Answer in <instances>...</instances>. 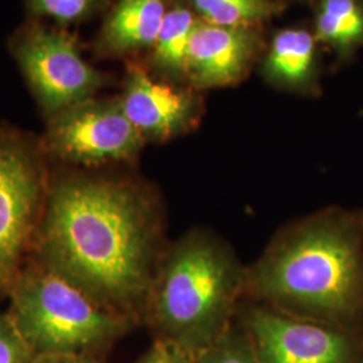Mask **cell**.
Returning a JSON list of instances; mask_svg holds the SVG:
<instances>
[{"instance_id":"6da1fadb","label":"cell","mask_w":363,"mask_h":363,"mask_svg":"<svg viewBox=\"0 0 363 363\" xmlns=\"http://www.w3.org/2000/svg\"><path fill=\"white\" fill-rule=\"evenodd\" d=\"M159 242L155 203L139 186L70 172L49 182L31 259L133 319L145 308Z\"/></svg>"},{"instance_id":"7a4b0ae2","label":"cell","mask_w":363,"mask_h":363,"mask_svg":"<svg viewBox=\"0 0 363 363\" xmlns=\"http://www.w3.org/2000/svg\"><path fill=\"white\" fill-rule=\"evenodd\" d=\"M245 283L274 310L363 334V216L330 210L286 230Z\"/></svg>"},{"instance_id":"3957f363","label":"cell","mask_w":363,"mask_h":363,"mask_svg":"<svg viewBox=\"0 0 363 363\" xmlns=\"http://www.w3.org/2000/svg\"><path fill=\"white\" fill-rule=\"evenodd\" d=\"M245 279L228 247L194 232L159 259L144 313L159 337L198 354L232 328Z\"/></svg>"},{"instance_id":"277c9868","label":"cell","mask_w":363,"mask_h":363,"mask_svg":"<svg viewBox=\"0 0 363 363\" xmlns=\"http://www.w3.org/2000/svg\"><path fill=\"white\" fill-rule=\"evenodd\" d=\"M9 296V313L35 354H88L132 325V318L34 259H27Z\"/></svg>"},{"instance_id":"5b68a950","label":"cell","mask_w":363,"mask_h":363,"mask_svg":"<svg viewBox=\"0 0 363 363\" xmlns=\"http://www.w3.org/2000/svg\"><path fill=\"white\" fill-rule=\"evenodd\" d=\"M49 182L37 152L0 130V295H9L31 255Z\"/></svg>"},{"instance_id":"8992f818","label":"cell","mask_w":363,"mask_h":363,"mask_svg":"<svg viewBox=\"0 0 363 363\" xmlns=\"http://www.w3.org/2000/svg\"><path fill=\"white\" fill-rule=\"evenodd\" d=\"M21 66L39 108L48 118L93 99L104 86L103 73L79 54L77 42L52 27H28L13 42Z\"/></svg>"},{"instance_id":"52a82bcc","label":"cell","mask_w":363,"mask_h":363,"mask_svg":"<svg viewBox=\"0 0 363 363\" xmlns=\"http://www.w3.org/2000/svg\"><path fill=\"white\" fill-rule=\"evenodd\" d=\"M144 143L118 100L94 97L49 118L43 136V148L49 155L82 167L132 160Z\"/></svg>"},{"instance_id":"ba28073f","label":"cell","mask_w":363,"mask_h":363,"mask_svg":"<svg viewBox=\"0 0 363 363\" xmlns=\"http://www.w3.org/2000/svg\"><path fill=\"white\" fill-rule=\"evenodd\" d=\"M244 333L259 363H363V334L272 307L249 310Z\"/></svg>"},{"instance_id":"9c48e42d","label":"cell","mask_w":363,"mask_h":363,"mask_svg":"<svg viewBox=\"0 0 363 363\" xmlns=\"http://www.w3.org/2000/svg\"><path fill=\"white\" fill-rule=\"evenodd\" d=\"M120 105L144 140H169L189 130L196 116L190 93L150 77L132 67Z\"/></svg>"},{"instance_id":"30bf717a","label":"cell","mask_w":363,"mask_h":363,"mask_svg":"<svg viewBox=\"0 0 363 363\" xmlns=\"http://www.w3.org/2000/svg\"><path fill=\"white\" fill-rule=\"evenodd\" d=\"M256 40L247 27L198 22L189 45L184 73L196 88L226 86L245 74Z\"/></svg>"},{"instance_id":"8fae6325","label":"cell","mask_w":363,"mask_h":363,"mask_svg":"<svg viewBox=\"0 0 363 363\" xmlns=\"http://www.w3.org/2000/svg\"><path fill=\"white\" fill-rule=\"evenodd\" d=\"M164 0H117L97 39V50L121 55L154 48L164 16Z\"/></svg>"},{"instance_id":"7c38bea8","label":"cell","mask_w":363,"mask_h":363,"mask_svg":"<svg viewBox=\"0 0 363 363\" xmlns=\"http://www.w3.org/2000/svg\"><path fill=\"white\" fill-rule=\"evenodd\" d=\"M315 58V38L306 30L289 28L273 39L265 60L269 77L291 86L304 84L311 76Z\"/></svg>"},{"instance_id":"4fadbf2b","label":"cell","mask_w":363,"mask_h":363,"mask_svg":"<svg viewBox=\"0 0 363 363\" xmlns=\"http://www.w3.org/2000/svg\"><path fill=\"white\" fill-rule=\"evenodd\" d=\"M196 23L194 15L184 7L167 10L154 45L156 65L172 73H184L187 50Z\"/></svg>"},{"instance_id":"5bb4252c","label":"cell","mask_w":363,"mask_h":363,"mask_svg":"<svg viewBox=\"0 0 363 363\" xmlns=\"http://www.w3.org/2000/svg\"><path fill=\"white\" fill-rule=\"evenodd\" d=\"M323 42L349 46L363 37V11L355 0H323L316 22Z\"/></svg>"},{"instance_id":"9a60e30c","label":"cell","mask_w":363,"mask_h":363,"mask_svg":"<svg viewBox=\"0 0 363 363\" xmlns=\"http://www.w3.org/2000/svg\"><path fill=\"white\" fill-rule=\"evenodd\" d=\"M195 10L211 25L247 27L267 19L274 11L268 0H190Z\"/></svg>"},{"instance_id":"2e32d148","label":"cell","mask_w":363,"mask_h":363,"mask_svg":"<svg viewBox=\"0 0 363 363\" xmlns=\"http://www.w3.org/2000/svg\"><path fill=\"white\" fill-rule=\"evenodd\" d=\"M195 363H259L245 333L233 327L214 345L196 354Z\"/></svg>"},{"instance_id":"e0dca14e","label":"cell","mask_w":363,"mask_h":363,"mask_svg":"<svg viewBox=\"0 0 363 363\" xmlns=\"http://www.w3.org/2000/svg\"><path fill=\"white\" fill-rule=\"evenodd\" d=\"M101 0H27L30 13L52 18L60 25L77 23L97 10Z\"/></svg>"},{"instance_id":"ac0fdd59","label":"cell","mask_w":363,"mask_h":363,"mask_svg":"<svg viewBox=\"0 0 363 363\" xmlns=\"http://www.w3.org/2000/svg\"><path fill=\"white\" fill-rule=\"evenodd\" d=\"M34 357L10 313H0V363H31Z\"/></svg>"},{"instance_id":"d6986e66","label":"cell","mask_w":363,"mask_h":363,"mask_svg":"<svg viewBox=\"0 0 363 363\" xmlns=\"http://www.w3.org/2000/svg\"><path fill=\"white\" fill-rule=\"evenodd\" d=\"M195 361L196 354L193 351L187 350L169 339L157 337L138 363H195Z\"/></svg>"},{"instance_id":"ffe728a7","label":"cell","mask_w":363,"mask_h":363,"mask_svg":"<svg viewBox=\"0 0 363 363\" xmlns=\"http://www.w3.org/2000/svg\"><path fill=\"white\" fill-rule=\"evenodd\" d=\"M31 363H100L88 354H35Z\"/></svg>"}]
</instances>
